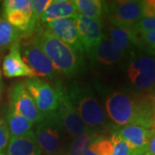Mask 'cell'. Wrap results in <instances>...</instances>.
I'll list each match as a JSON object with an SVG mask.
<instances>
[{"instance_id":"20","label":"cell","mask_w":155,"mask_h":155,"mask_svg":"<svg viewBox=\"0 0 155 155\" xmlns=\"http://www.w3.org/2000/svg\"><path fill=\"white\" fill-rule=\"evenodd\" d=\"M21 32L11 26L5 18L0 16V50L17 42Z\"/></svg>"},{"instance_id":"12","label":"cell","mask_w":155,"mask_h":155,"mask_svg":"<svg viewBox=\"0 0 155 155\" xmlns=\"http://www.w3.org/2000/svg\"><path fill=\"white\" fill-rule=\"evenodd\" d=\"M117 132L129 146L133 155H145L150 139L154 134L153 128L135 123L126 125Z\"/></svg>"},{"instance_id":"7","label":"cell","mask_w":155,"mask_h":155,"mask_svg":"<svg viewBox=\"0 0 155 155\" xmlns=\"http://www.w3.org/2000/svg\"><path fill=\"white\" fill-rule=\"evenodd\" d=\"M23 84L37 109L43 115L55 112L59 103L56 86L53 87L50 84L36 77L28 78Z\"/></svg>"},{"instance_id":"34","label":"cell","mask_w":155,"mask_h":155,"mask_svg":"<svg viewBox=\"0 0 155 155\" xmlns=\"http://www.w3.org/2000/svg\"><path fill=\"white\" fill-rule=\"evenodd\" d=\"M84 155H97V154H96V153H94L93 152H91V150L88 148V149L86 150V152L84 153Z\"/></svg>"},{"instance_id":"15","label":"cell","mask_w":155,"mask_h":155,"mask_svg":"<svg viewBox=\"0 0 155 155\" xmlns=\"http://www.w3.org/2000/svg\"><path fill=\"white\" fill-rule=\"evenodd\" d=\"M35 134L29 131L22 136L11 137L7 146V155H41Z\"/></svg>"},{"instance_id":"4","label":"cell","mask_w":155,"mask_h":155,"mask_svg":"<svg viewBox=\"0 0 155 155\" xmlns=\"http://www.w3.org/2000/svg\"><path fill=\"white\" fill-rule=\"evenodd\" d=\"M104 12L110 23L118 27L132 28L143 17L142 1L124 0L104 3Z\"/></svg>"},{"instance_id":"9","label":"cell","mask_w":155,"mask_h":155,"mask_svg":"<svg viewBox=\"0 0 155 155\" xmlns=\"http://www.w3.org/2000/svg\"><path fill=\"white\" fill-rule=\"evenodd\" d=\"M45 26L46 31L67 44L78 54L84 56V51L78 37L76 17L57 19L46 23Z\"/></svg>"},{"instance_id":"24","label":"cell","mask_w":155,"mask_h":155,"mask_svg":"<svg viewBox=\"0 0 155 155\" xmlns=\"http://www.w3.org/2000/svg\"><path fill=\"white\" fill-rule=\"evenodd\" d=\"M134 88L140 91L151 90L155 84V71L138 74L132 78H129Z\"/></svg>"},{"instance_id":"2","label":"cell","mask_w":155,"mask_h":155,"mask_svg":"<svg viewBox=\"0 0 155 155\" xmlns=\"http://www.w3.org/2000/svg\"><path fill=\"white\" fill-rule=\"evenodd\" d=\"M67 93L84 123L91 130L99 134L109 126V121L104 107L88 84L74 82L67 88Z\"/></svg>"},{"instance_id":"37","label":"cell","mask_w":155,"mask_h":155,"mask_svg":"<svg viewBox=\"0 0 155 155\" xmlns=\"http://www.w3.org/2000/svg\"><path fill=\"white\" fill-rule=\"evenodd\" d=\"M0 155H4V154H3V153H0Z\"/></svg>"},{"instance_id":"11","label":"cell","mask_w":155,"mask_h":155,"mask_svg":"<svg viewBox=\"0 0 155 155\" xmlns=\"http://www.w3.org/2000/svg\"><path fill=\"white\" fill-rule=\"evenodd\" d=\"M76 26L84 51L91 59L104 36L101 22L78 14L76 17Z\"/></svg>"},{"instance_id":"1","label":"cell","mask_w":155,"mask_h":155,"mask_svg":"<svg viewBox=\"0 0 155 155\" xmlns=\"http://www.w3.org/2000/svg\"><path fill=\"white\" fill-rule=\"evenodd\" d=\"M104 105L107 116L117 126L135 123L153 128V107L147 102L136 100L128 93L117 91L106 97Z\"/></svg>"},{"instance_id":"27","label":"cell","mask_w":155,"mask_h":155,"mask_svg":"<svg viewBox=\"0 0 155 155\" xmlns=\"http://www.w3.org/2000/svg\"><path fill=\"white\" fill-rule=\"evenodd\" d=\"M52 0H32L31 10H32V23L35 29L37 28L39 22H41V17L45 11L51 4Z\"/></svg>"},{"instance_id":"10","label":"cell","mask_w":155,"mask_h":155,"mask_svg":"<svg viewBox=\"0 0 155 155\" xmlns=\"http://www.w3.org/2000/svg\"><path fill=\"white\" fill-rule=\"evenodd\" d=\"M11 109L25 117L32 123H40L44 120L45 115L37 109L34 100L26 90L23 83L17 84L11 91Z\"/></svg>"},{"instance_id":"28","label":"cell","mask_w":155,"mask_h":155,"mask_svg":"<svg viewBox=\"0 0 155 155\" xmlns=\"http://www.w3.org/2000/svg\"><path fill=\"white\" fill-rule=\"evenodd\" d=\"M4 12L10 11H19L32 14L31 1L29 0H5L3 3Z\"/></svg>"},{"instance_id":"23","label":"cell","mask_w":155,"mask_h":155,"mask_svg":"<svg viewBox=\"0 0 155 155\" xmlns=\"http://www.w3.org/2000/svg\"><path fill=\"white\" fill-rule=\"evenodd\" d=\"M155 71V58L144 56L134 60L127 68V76L132 78L138 74Z\"/></svg>"},{"instance_id":"14","label":"cell","mask_w":155,"mask_h":155,"mask_svg":"<svg viewBox=\"0 0 155 155\" xmlns=\"http://www.w3.org/2000/svg\"><path fill=\"white\" fill-rule=\"evenodd\" d=\"M125 57L124 54L113 48L110 39L108 38L107 35L104 34L103 38L90 60L93 65H97V67H108L118 64Z\"/></svg>"},{"instance_id":"32","label":"cell","mask_w":155,"mask_h":155,"mask_svg":"<svg viewBox=\"0 0 155 155\" xmlns=\"http://www.w3.org/2000/svg\"><path fill=\"white\" fill-rule=\"evenodd\" d=\"M145 155H155V133L150 139Z\"/></svg>"},{"instance_id":"21","label":"cell","mask_w":155,"mask_h":155,"mask_svg":"<svg viewBox=\"0 0 155 155\" xmlns=\"http://www.w3.org/2000/svg\"><path fill=\"white\" fill-rule=\"evenodd\" d=\"M98 135L100 134L95 133L91 130H89L85 133L81 134L78 136H76L70 146L67 155H84L86 150L89 148L91 143Z\"/></svg>"},{"instance_id":"36","label":"cell","mask_w":155,"mask_h":155,"mask_svg":"<svg viewBox=\"0 0 155 155\" xmlns=\"http://www.w3.org/2000/svg\"><path fill=\"white\" fill-rule=\"evenodd\" d=\"M0 91H1V85H0Z\"/></svg>"},{"instance_id":"33","label":"cell","mask_w":155,"mask_h":155,"mask_svg":"<svg viewBox=\"0 0 155 155\" xmlns=\"http://www.w3.org/2000/svg\"><path fill=\"white\" fill-rule=\"evenodd\" d=\"M149 100L151 102V104L153 105V107L155 108V84L154 86L150 90Z\"/></svg>"},{"instance_id":"22","label":"cell","mask_w":155,"mask_h":155,"mask_svg":"<svg viewBox=\"0 0 155 155\" xmlns=\"http://www.w3.org/2000/svg\"><path fill=\"white\" fill-rule=\"evenodd\" d=\"M133 31V44L151 55L155 56V31L139 32Z\"/></svg>"},{"instance_id":"3","label":"cell","mask_w":155,"mask_h":155,"mask_svg":"<svg viewBox=\"0 0 155 155\" xmlns=\"http://www.w3.org/2000/svg\"><path fill=\"white\" fill-rule=\"evenodd\" d=\"M35 40L48 57L56 71L69 78L75 77L83 71L84 56L78 54L48 31H39Z\"/></svg>"},{"instance_id":"29","label":"cell","mask_w":155,"mask_h":155,"mask_svg":"<svg viewBox=\"0 0 155 155\" xmlns=\"http://www.w3.org/2000/svg\"><path fill=\"white\" fill-rule=\"evenodd\" d=\"M132 28L139 32L155 31V17H142Z\"/></svg>"},{"instance_id":"35","label":"cell","mask_w":155,"mask_h":155,"mask_svg":"<svg viewBox=\"0 0 155 155\" xmlns=\"http://www.w3.org/2000/svg\"><path fill=\"white\" fill-rule=\"evenodd\" d=\"M0 79H1V70H0Z\"/></svg>"},{"instance_id":"5","label":"cell","mask_w":155,"mask_h":155,"mask_svg":"<svg viewBox=\"0 0 155 155\" xmlns=\"http://www.w3.org/2000/svg\"><path fill=\"white\" fill-rule=\"evenodd\" d=\"M64 128L56 112L45 115L44 120L37 124L35 137L40 148L48 155L55 154L61 149Z\"/></svg>"},{"instance_id":"6","label":"cell","mask_w":155,"mask_h":155,"mask_svg":"<svg viewBox=\"0 0 155 155\" xmlns=\"http://www.w3.org/2000/svg\"><path fill=\"white\" fill-rule=\"evenodd\" d=\"M59 103L56 110V114L59 117L65 132L71 136H78L81 134L89 131L88 127L84 123L79 115L72 105L67 93V88L61 84H57Z\"/></svg>"},{"instance_id":"17","label":"cell","mask_w":155,"mask_h":155,"mask_svg":"<svg viewBox=\"0 0 155 155\" xmlns=\"http://www.w3.org/2000/svg\"><path fill=\"white\" fill-rule=\"evenodd\" d=\"M107 36L110 39L113 48L126 56L133 44L132 28L118 27L110 23L107 28Z\"/></svg>"},{"instance_id":"8","label":"cell","mask_w":155,"mask_h":155,"mask_svg":"<svg viewBox=\"0 0 155 155\" xmlns=\"http://www.w3.org/2000/svg\"><path fill=\"white\" fill-rule=\"evenodd\" d=\"M22 51V59L33 72L35 77L46 78H55L57 71L35 38L24 42Z\"/></svg>"},{"instance_id":"13","label":"cell","mask_w":155,"mask_h":155,"mask_svg":"<svg viewBox=\"0 0 155 155\" xmlns=\"http://www.w3.org/2000/svg\"><path fill=\"white\" fill-rule=\"evenodd\" d=\"M3 72L7 78L35 77L33 72L22 59L21 47L18 41L11 45L10 53L5 57L3 61Z\"/></svg>"},{"instance_id":"30","label":"cell","mask_w":155,"mask_h":155,"mask_svg":"<svg viewBox=\"0 0 155 155\" xmlns=\"http://www.w3.org/2000/svg\"><path fill=\"white\" fill-rule=\"evenodd\" d=\"M10 133L8 130L5 119H0V153L5 149L10 140Z\"/></svg>"},{"instance_id":"31","label":"cell","mask_w":155,"mask_h":155,"mask_svg":"<svg viewBox=\"0 0 155 155\" xmlns=\"http://www.w3.org/2000/svg\"><path fill=\"white\" fill-rule=\"evenodd\" d=\"M142 15L143 17H155V0L142 1Z\"/></svg>"},{"instance_id":"19","label":"cell","mask_w":155,"mask_h":155,"mask_svg":"<svg viewBox=\"0 0 155 155\" xmlns=\"http://www.w3.org/2000/svg\"><path fill=\"white\" fill-rule=\"evenodd\" d=\"M78 14L99 20L104 13V2L100 0H74Z\"/></svg>"},{"instance_id":"16","label":"cell","mask_w":155,"mask_h":155,"mask_svg":"<svg viewBox=\"0 0 155 155\" xmlns=\"http://www.w3.org/2000/svg\"><path fill=\"white\" fill-rule=\"evenodd\" d=\"M78 15L73 1L52 0L51 4L41 17V22L48 23L61 18H75Z\"/></svg>"},{"instance_id":"18","label":"cell","mask_w":155,"mask_h":155,"mask_svg":"<svg viewBox=\"0 0 155 155\" xmlns=\"http://www.w3.org/2000/svg\"><path fill=\"white\" fill-rule=\"evenodd\" d=\"M6 123L11 137L22 136L32 130L33 123L28 121L25 117L18 114L17 111L10 108L6 116Z\"/></svg>"},{"instance_id":"26","label":"cell","mask_w":155,"mask_h":155,"mask_svg":"<svg viewBox=\"0 0 155 155\" xmlns=\"http://www.w3.org/2000/svg\"><path fill=\"white\" fill-rule=\"evenodd\" d=\"M110 139L113 145L112 155H133L131 148L118 132H113Z\"/></svg>"},{"instance_id":"25","label":"cell","mask_w":155,"mask_h":155,"mask_svg":"<svg viewBox=\"0 0 155 155\" xmlns=\"http://www.w3.org/2000/svg\"><path fill=\"white\" fill-rule=\"evenodd\" d=\"M89 149L97 155H112L113 145L110 139L98 135L89 146Z\"/></svg>"}]
</instances>
